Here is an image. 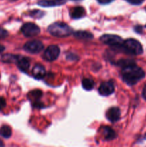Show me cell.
I'll return each instance as SVG.
<instances>
[{
	"label": "cell",
	"mask_w": 146,
	"mask_h": 147,
	"mask_svg": "<svg viewBox=\"0 0 146 147\" xmlns=\"http://www.w3.org/2000/svg\"><path fill=\"white\" fill-rule=\"evenodd\" d=\"M122 77L127 85L133 86L145 77V72L136 64H133L123 68Z\"/></svg>",
	"instance_id": "6da1fadb"
},
{
	"label": "cell",
	"mask_w": 146,
	"mask_h": 147,
	"mask_svg": "<svg viewBox=\"0 0 146 147\" xmlns=\"http://www.w3.org/2000/svg\"><path fill=\"white\" fill-rule=\"evenodd\" d=\"M48 32L54 37H63L72 34L73 30L68 24L63 22H55L48 27Z\"/></svg>",
	"instance_id": "7a4b0ae2"
},
{
	"label": "cell",
	"mask_w": 146,
	"mask_h": 147,
	"mask_svg": "<svg viewBox=\"0 0 146 147\" xmlns=\"http://www.w3.org/2000/svg\"><path fill=\"white\" fill-rule=\"evenodd\" d=\"M120 48L125 53L133 55H139L143 52L141 44L135 39H127L125 41H123Z\"/></svg>",
	"instance_id": "3957f363"
},
{
	"label": "cell",
	"mask_w": 146,
	"mask_h": 147,
	"mask_svg": "<svg viewBox=\"0 0 146 147\" xmlns=\"http://www.w3.org/2000/svg\"><path fill=\"white\" fill-rule=\"evenodd\" d=\"M100 40L104 44L115 47H120L123 42L121 37L115 34H104L100 37Z\"/></svg>",
	"instance_id": "277c9868"
},
{
	"label": "cell",
	"mask_w": 146,
	"mask_h": 147,
	"mask_svg": "<svg viewBox=\"0 0 146 147\" xmlns=\"http://www.w3.org/2000/svg\"><path fill=\"white\" fill-rule=\"evenodd\" d=\"M21 32L23 33V34L27 37H34V36L40 34V27H39L37 24L31 22L24 24V25L21 27Z\"/></svg>",
	"instance_id": "5b68a950"
},
{
	"label": "cell",
	"mask_w": 146,
	"mask_h": 147,
	"mask_svg": "<svg viewBox=\"0 0 146 147\" xmlns=\"http://www.w3.org/2000/svg\"><path fill=\"white\" fill-rule=\"evenodd\" d=\"M24 49L27 52L30 53H39L44 49V45L42 42L38 40H31L27 42L24 46Z\"/></svg>",
	"instance_id": "8992f818"
},
{
	"label": "cell",
	"mask_w": 146,
	"mask_h": 147,
	"mask_svg": "<svg viewBox=\"0 0 146 147\" xmlns=\"http://www.w3.org/2000/svg\"><path fill=\"white\" fill-rule=\"evenodd\" d=\"M60 50L58 46L50 45L45 50L44 53V58L47 61H54L58 57Z\"/></svg>",
	"instance_id": "52a82bcc"
},
{
	"label": "cell",
	"mask_w": 146,
	"mask_h": 147,
	"mask_svg": "<svg viewBox=\"0 0 146 147\" xmlns=\"http://www.w3.org/2000/svg\"><path fill=\"white\" fill-rule=\"evenodd\" d=\"M114 84L112 81L104 82L100 85L99 88V93L100 95L104 96H109L114 92Z\"/></svg>",
	"instance_id": "ba28073f"
},
{
	"label": "cell",
	"mask_w": 146,
	"mask_h": 147,
	"mask_svg": "<svg viewBox=\"0 0 146 147\" xmlns=\"http://www.w3.org/2000/svg\"><path fill=\"white\" fill-rule=\"evenodd\" d=\"M107 118L110 122L117 121L120 118V110L117 107H112L107 111Z\"/></svg>",
	"instance_id": "9c48e42d"
},
{
	"label": "cell",
	"mask_w": 146,
	"mask_h": 147,
	"mask_svg": "<svg viewBox=\"0 0 146 147\" xmlns=\"http://www.w3.org/2000/svg\"><path fill=\"white\" fill-rule=\"evenodd\" d=\"M65 0H40L38 1V5L43 7H50L60 6L65 4Z\"/></svg>",
	"instance_id": "30bf717a"
},
{
	"label": "cell",
	"mask_w": 146,
	"mask_h": 147,
	"mask_svg": "<svg viewBox=\"0 0 146 147\" xmlns=\"http://www.w3.org/2000/svg\"><path fill=\"white\" fill-rule=\"evenodd\" d=\"M17 66H18L19 68L23 72H27L28 71L29 68L30 66V62L29 60L27 57H19V59L17 61Z\"/></svg>",
	"instance_id": "8fae6325"
},
{
	"label": "cell",
	"mask_w": 146,
	"mask_h": 147,
	"mask_svg": "<svg viewBox=\"0 0 146 147\" xmlns=\"http://www.w3.org/2000/svg\"><path fill=\"white\" fill-rule=\"evenodd\" d=\"M45 69L43 65L40 64H37L34 65L32 70V74L35 78L42 79L45 76Z\"/></svg>",
	"instance_id": "7c38bea8"
},
{
	"label": "cell",
	"mask_w": 146,
	"mask_h": 147,
	"mask_svg": "<svg viewBox=\"0 0 146 147\" xmlns=\"http://www.w3.org/2000/svg\"><path fill=\"white\" fill-rule=\"evenodd\" d=\"M85 14V9L82 7H75L70 11V15L73 19H80L84 17Z\"/></svg>",
	"instance_id": "4fadbf2b"
},
{
	"label": "cell",
	"mask_w": 146,
	"mask_h": 147,
	"mask_svg": "<svg viewBox=\"0 0 146 147\" xmlns=\"http://www.w3.org/2000/svg\"><path fill=\"white\" fill-rule=\"evenodd\" d=\"M102 131L104 139L106 140H113V139H114L116 137L115 132L111 128L109 127V126H103V127H102Z\"/></svg>",
	"instance_id": "5bb4252c"
},
{
	"label": "cell",
	"mask_w": 146,
	"mask_h": 147,
	"mask_svg": "<svg viewBox=\"0 0 146 147\" xmlns=\"http://www.w3.org/2000/svg\"><path fill=\"white\" fill-rule=\"evenodd\" d=\"M74 36L77 38L82 39V40H92L93 38V34L86 31L75 32L74 33Z\"/></svg>",
	"instance_id": "9a60e30c"
},
{
	"label": "cell",
	"mask_w": 146,
	"mask_h": 147,
	"mask_svg": "<svg viewBox=\"0 0 146 147\" xmlns=\"http://www.w3.org/2000/svg\"><path fill=\"white\" fill-rule=\"evenodd\" d=\"M19 56L11 54H5L1 56V60L4 63H17V60L19 59Z\"/></svg>",
	"instance_id": "2e32d148"
},
{
	"label": "cell",
	"mask_w": 146,
	"mask_h": 147,
	"mask_svg": "<svg viewBox=\"0 0 146 147\" xmlns=\"http://www.w3.org/2000/svg\"><path fill=\"white\" fill-rule=\"evenodd\" d=\"M82 87L85 90H90L94 88V82L91 78H84L82 82Z\"/></svg>",
	"instance_id": "e0dca14e"
},
{
	"label": "cell",
	"mask_w": 146,
	"mask_h": 147,
	"mask_svg": "<svg viewBox=\"0 0 146 147\" xmlns=\"http://www.w3.org/2000/svg\"><path fill=\"white\" fill-rule=\"evenodd\" d=\"M0 136L2 137L6 138H9L11 136V129L9 126H1L0 129Z\"/></svg>",
	"instance_id": "ac0fdd59"
},
{
	"label": "cell",
	"mask_w": 146,
	"mask_h": 147,
	"mask_svg": "<svg viewBox=\"0 0 146 147\" xmlns=\"http://www.w3.org/2000/svg\"><path fill=\"white\" fill-rule=\"evenodd\" d=\"M42 92L40 90H35L33 91L30 92L29 94L28 95L29 98L30 99H33V100H38L39 98L42 97Z\"/></svg>",
	"instance_id": "d6986e66"
},
{
	"label": "cell",
	"mask_w": 146,
	"mask_h": 147,
	"mask_svg": "<svg viewBox=\"0 0 146 147\" xmlns=\"http://www.w3.org/2000/svg\"><path fill=\"white\" fill-rule=\"evenodd\" d=\"M133 64H135V62L132 60H120L117 63V65L120 67H121L122 68H124V67H127V66L131 65Z\"/></svg>",
	"instance_id": "ffe728a7"
},
{
	"label": "cell",
	"mask_w": 146,
	"mask_h": 147,
	"mask_svg": "<svg viewBox=\"0 0 146 147\" xmlns=\"http://www.w3.org/2000/svg\"><path fill=\"white\" fill-rule=\"evenodd\" d=\"M7 36H8V32L4 29L0 27V40L5 38Z\"/></svg>",
	"instance_id": "44dd1931"
},
{
	"label": "cell",
	"mask_w": 146,
	"mask_h": 147,
	"mask_svg": "<svg viewBox=\"0 0 146 147\" xmlns=\"http://www.w3.org/2000/svg\"><path fill=\"white\" fill-rule=\"evenodd\" d=\"M126 1L133 5H139V4H141L144 1V0H126Z\"/></svg>",
	"instance_id": "7402d4cb"
},
{
	"label": "cell",
	"mask_w": 146,
	"mask_h": 147,
	"mask_svg": "<svg viewBox=\"0 0 146 147\" xmlns=\"http://www.w3.org/2000/svg\"><path fill=\"white\" fill-rule=\"evenodd\" d=\"M6 106V100L4 98L0 97V109H4Z\"/></svg>",
	"instance_id": "603a6c76"
},
{
	"label": "cell",
	"mask_w": 146,
	"mask_h": 147,
	"mask_svg": "<svg viewBox=\"0 0 146 147\" xmlns=\"http://www.w3.org/2000/svg\"><path fill=\"white\" fill-rule=\"evenodd\" d=\"M113 0H98L99 3L102 4H109V3L112 2Z\"/></svg>",
	"instance_id": "cb8c5ba5"
},
{
	"label": "cell",
	"mask_w": 146,
	"mask_h": 147,
	"mask_svg": "<svg viewBox=\"0 0 146 147\" xmlns=\"http://www.w3.org/2000/svg\"><path fill=\"white\" fill-rule=\"evenodd\" d=\"M143 98H144L146 100V85H145V86L144 88H143Z\"/></svg>",
	"instance_id": "d4e9b609"
},
{
	"label": "cell",
	"mask_w": 146,
	"mask_h": 147,
	"mask_svg": "<svg viewBox=\"0 0 146 147\" xmlns=\"http://www.w3.org/2000/svg\"><path fill=\"white\" fill-rule=\"evenodd\" d=\"M135 31H137L138 33H140L142 32V28L140 26H137V27H135Z\"/></svg>",
	"instance_id": "484cf974"
},
{
	"label": "cell",
	"mask_w": 146,
	"mask_h": 147,
	"mask_svg": "<svg viewBox=\"0 0 146 147\" xmlns=\"http://www.w3.org/2000/svg\"><path fill=\"white\" fill-rule=\"evenodd\" d=\"M4 50H5V47H4V46H3L2 45H0V53H2Z\"/></svg>",
	"instance_id": "4316f807"
},
{
	"label": "cell",
	"mask_w": 146,
	"mask_h": 147,
	"mask_svg": "<svg viewBox=\"0 0 146 147\" xmlns=\"http://www.w3.org/2000/svg\"><path fill=\"white\" fill-rule=\"evenodd\" d=\"M4 143H3V142L1 140V139H0V147L1 146H4Z\"/></svg>",
	"instance_id": "83f0119b"
}]
</instances>
